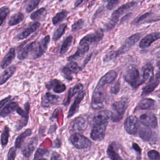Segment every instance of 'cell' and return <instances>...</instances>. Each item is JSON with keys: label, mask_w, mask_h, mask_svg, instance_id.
Wrapping results in <instances>:
<instances>
[{"label": "cell", "mask_w": 160, "mask_h": 160, "mask_svg": "<svg viewBox=\"0 0 160 160\" xmlns=\"http://www.w3.org/2000/svg\"><path fill=\"white\" fill-rule=\"evenodd\" d=\"M16 71V66H11L6 69L0 75V86L2 85L8 81V80L12 76Z\"/></svg>", "instance_id": "cell-26"}, {"label": "cell", "mask_w": 160, "mask_h": 160, "mask_svg": "<svg viewBox=\"0 0 160 160\" xmlns=\"http://www.w3.org/2000/svg\"><path fill=\"white\" fill-rule=\"evenodd\" d=\"M139 136L144 141H149L152 137V131L149 127H141L139 129Z\"/></svg>", "instance_id": "cell-31"}, {"label": "cell", "mask_w": 160, "mask_h": 160, "mask_svg": "<svg viewBox=\"0 0 160 160\" xmlns=\"http://www.w3.org/2000/svg\"><path fill=\"white\" fill-rule=\"evenodd\" d=\"M49 41L50 37L49 35H47L46 36L43 38L39 43L37 44L36 49L32 54V58L33 59H38L41 57L44 54L48 48Z\"/></svg>", "instance_id": "cell-10"}, {"label": "cell", "mask_w": 160, "mask_h": 160, "mask_svg": "<svg viewBox=\"0 0 160 160\" xmlns=\"http://www.w3.org/2000/svg\"><path fill=\"white\" fill-rule=\"evenodd\" d=\"M89 48V44L88 43L79 44V46L76 52L72 56L68 57V60L73 61V60L77 59L78 58H79L80 57L85 54L88 51Z\"/></svg>", "instance_id": "cell-23"}, {"label": "cell", "mask_w": 160, "mask_h": 160, "mask_svg": "<svg viewBox=\"0 0 160 160\" xmlns=\"http://www.w3.org/2000/svg\"><path fill=\"white\" fill-rule=\"evenodd\" d=\"M72 73H77L81 71V68L79 66V65L74 61H71L69 63H68L66 66Z\"/></svg>", "instance_id": "cell-41"}, {"label": "cell", "mask_w": 160, "mask_h": 160, "mask_svg": "<svg viewBox=\"0 0 160 160\" xmlns=\"http://www.w3.org/2000/svg\"><path fill=\"white\" fill-rule=\"evenodd\" d=\"M24 19V14L21 12H18L14 14H13L9 21V26H15L22 22Z\"/></svg>", "instance_id": "cell-32"}, {"label": "cell", "mask_w": 160, "mask_h": 160, "mask_svg": "<svg viewBox=\"0 0 160 160\" xmlns=\"http://www.w3.org/2000/svg\"><path fill=\"white\" fill-rule=\"evenodd\" d=\"M83 25H84V20L83 19H80L78 20L72 25V27H71L72 31H76L79 30L80 29L82 28Z\"/></svg>", "instance_id": "cell-44"}, {"label": "cell", "mask_w": 160, "mask_h": 160, "mask_svg": "<svg viewBox=\"0 0 160 160\" xmlns=\"http://www.w3.org/2000/svg\"><path fill=\"white\" fill-rule=\"evenodd\" d=\"M16 156V148L14 147H11L8 153L7 159L9 160H13L15 159Z\"/></svg>", "instance_id": "cell-48"}, {"label": "cell", "mask_w": 160, "mask_h": 160, "mask_svg": "<svg viewBox=\"0 0 160 160\" xmlns=\"http://www.w3.org/2000/svg\"><path fill=\"white\" fill-rule=\"evenodd\" d=\"M109 1V0H102V1L104 2H107V1Z\"/></svg>", "instance_id": "cell-56"}, {"label": "cell", "mask_w": 160, "mask_h": 160, "mask_svg": "<svg viewBox=\"0 0 160 160\" xmlns=\"http://www.w3.org/2000/svg\"><path fill=\"white\" fill-rule=\"evenodd\" d=\"M124 126L126 131L131 135H134L137 133L139 123L137 118L135 116H128L124 123Z\"/></svg>", "instance_id": "cell-9"}, {"label": "cell", "mask_w": 160, "mask_h": 160, "mask_svg": "<svg viewBox=\"0 0 160 160\" xmlns=\"http://www.w3.org/2000/svg\"><path fill=\"white\" fill-rule=\"evenodd\" d=\"M83 88V85L82 84H76L74 86H73L72 88H71L68 91V96H67V98L65 101V102H64V106H68L69 102L70 101L72 98V97L76 94V93L79 92V91H81Z\"/></svg>", "instance_id": "cell-28"}, {"label": "cell", "mask_w": 160, "mask_h": 160, "mask_svg": "<svg viewBox=\"0 0 160 160\" xmlns=\"http://www.w3.org/2000/svg\"><path fill=\"white\" fill-rule=\"evenodd\" d=\"M67 15H68V11L65 10L59 12L52 18V24L54 25H56L57 24L62 21L67 16Z\"/></svg>", "instance_id": "cell-38"}, {"label": "cell", "mask_w": 160, "mask_h": 160, "mask_svg": "<svg viewBox=\"0 0 160 160\" xmlns=\"http://www.w3.org/2000/svg\"><path fill=\"white\" fill-rule=\"evenodd\" d=\"M86 1H89V0H86Z\"/></svg>", "instance_id": "cell-59"}, {"label": "cell", "mask_w": 160, "mask_h": 160, "mask_svg": "<svg viewBox=\"0 0 160 160\" xmlns=\"http://www.w3.org/2000/svg\"><path fill=\"white\" fill-rule=\"evenodd\" d=\"M16 56L15 49L14 48H10L8 53L3 58L2 61L0 62V66L2 69H5L7 68L14 60Z\"/></svg>", "instance_id": "cell-21"}, {"label": "cell", "mask_w": 160, "mask_h": 160, "mask_svg": "<svg viewBox=\"0 0 160 160\" xmlns=\"http://www.w3.org/2000/svg\"><path fill=\"white\" fill-rule=\"evenodd\" d=\"M121 0H110L109 2L108 3L106 7L109 10L112 9L114 8H115L120 2Z\"/></svg>", "instance_id": "cell-50"}, {"label": "cell", "mask_w": 160, "mask_h": 160, "mask_svg": "<svg viewBox=\"0 0 160 160\" xmlns=\"http://www.w3.org/2000/svg\"><path fill=\"white\" fill-rule=\"evenodd\" d=\"M46 14V10L44 8H41L39 9H38L37 11L33 12L32 13H31L30 18L32 20L34 21H38V20H40V19H42Z\"/></svg>", "instance_id": "cell-33"}, {"label": "cell", "mask_w": 160, "mask_h": 160, "mask_svg": "<svg viewBox=\"0 0 160 160\" xmlns=\"http://www.w3.org/2000/svg\"><path fill=\"white\" fill-rule=\"evenodd\" d=\"M158 56V58H160V54H158V56Z\"/></svg>", "instance_id": "cell-57"}, {"label": "cell", "mask_w": 160, "mask_h": 160, "mask_svg": "<svg viewBox=\"0 0 160 160\" xmlns=\"http://www.w3.org/2000/svg\"><path fill=\"white\" fill-rule=\"evenodd\" d=\"M128 101L126 98H123L119 101H116L112 104V112L110 115L112 121L119 122L122 119L128 107Z\"/></svg>", "instance_id": "cell-3"}, {"label": "cell", "mask_w": 160, "mask_h": 160, "mask_svg": "<svg viewBox=\"0 0 160 160\" xmlns=\"http://www.w3.org/2000/svg\"><path fill=\"white\" fill-rule=\"evenodd\" d=\"M153 14L152 12H146L142 15H141V16H139L136 21H135V23L136 24H139L142 22H143L144 21H145L146 19H147L148 18H149L150 16H152Z\"/></svg>", "instance_id": "cell-47"}, {"label": "cell", "mask_w": 160, "mask_h": 160, "mask_svg": "<svg viewBox=\"0 0 160 160\" xmlns=\"http://www.w3.org/2000/svg\"><path fill=\"white\" fill-rule=\"evenodd\" d=\"M107 154H108V157L111 159L118 160V159H122V158L119 155V154L115 151L114 143H111L108 146V149H107Z\"/></svg>", "instance_id": "cell-34"}, {"label": "cell", "mask_w": 160, "mask_h": 160, "mask_svg": "<svg viewBox=\"0 0 160 160\" xmlns=\"http://www.w3.org/2000/svg\"><path fill=\"white\" fill-rule=\"evenodd\" d=\"M30 106L28 102H26L24 104V109H22L21 107H18L16 109V112L21 116V120L18 122L17 125L16 126V129L17 131L21 129L22 128L26 126L28 122L29 119V112Z\"/></svg>", "instance_id": "cell-8"}, {"label": "cell", "mask_w": 160, "mask_h": 160, "mask_svg": "<svg viewBox=\"0 0 160 160\" xmlns=\"http://www.w3.org/2000/svg\"><path fill=\"white\" fill-rule=\"evenodd\" d=\"M136 4L137 3L136 2H129L122 5L118 9L115 10L112 13L109 21L104 25V31H110L111 29H112L118 21L120 16L129 9H131L132 8L135 6Z\"/></svg>", "instance_id": "cell-1"}, {"label": "cell", "mask_w": 160, "mask_h": 160, "mask_svg": "<svg viewBox=\"0 0 160 160\" xmlns=\"http://www.w3.org/2000/svg\"><path fill=\"white\" fill-rule=\"evenodd\" d=\"M88 126V121L87 119L83 116H79L76 118L72 123V129L74 131H84Z\"/></svg>", "instance_id": "cell-17"}, {"label": "cell", "mask_w": 160, "mask_h": 160, "mask_svg": "<svg viewBox=\"0 0 160 160\" xmlns=\"http://www.w3.org/2000/svg\"><path fill=\"white\" fill-rule=\"evenodd\" d=\"M103 31L102 30H98L95 31L94 32H92L86 35L83 37L80 42L79 44L82 43H96L100 41L103 38Z\"/></svg>", "instance_id": "cell-14"}, {"label": "cell", "mask_w": 160, "mask_h": 160, "mask_svg": "<svg viewBox=\"0 0 160 160\" xmlns=\"http://www.w3.org/2000/svg\"><path fill=\"white\" fill-rule=\"evenodd\" d=\"M60 158H61L60 155L57 152H53V154H52V156L51 157V159H58Z\"/></svg>", "instance_id": "cell-53"}, {"label": "cell", "mask_w": 160, "mask_h": 160, "mask_svg": "<svg viewBox=\"0 0 160 160\" xmlns=\"http://www.w3.org/2000/svg\"><path fill=\"white\" fill-rule=\"evenodd\" d=\"M159 83V79L155 78V79L153 81L150 82V83H149L148 85L145 86L142 88L141 95L146 96V95L149 94L151 92H152L156 88V87L158 86Z\"/></svg>", "instance_id": "cell-29"}, {"label": "cell", "mask_w": 160, "mask_h": 160, "mask_svg": "<svg viewBox=\"0 0 160 160\" xmlns=\"http://www.w3.org/2000/svg\"><path fill=\"white\" fill-rule=\"evenodd\" d=\"M62 1H63V0H59V2H62Z\"/></svg>", "instance_id": "cell-58"}, {"label": "cell", "mask_w": 160, "mask_h": 160, "mask_svg": "<svg viewBox=\"0 0 160 160\" xmlns=\"http://www.w3.org/2000/svg\"><path fill=\"white\" fill-rule=\"evenodd\" d=\"M9 128H8V126H5L1 136V143L2 148H4L7 145L9 140Z\"/></svg>", "instance_id": "cell-36"}, {"label": "cell", "mask_w": 160, "mask_h": 160, "mask_svg": "<svg viewBox=\"0 0 160 160\" xmlns=\"http://www.w3.org/2000/svg\"><path fill=\"white\" fill-rule=\"evenodd\" d=\"M37 44L38 42L36 41H32L24 48H21V49L18 50V58L19 60H24V59L28 58L30 54L32 56L36 49Z\"/></svg>", "instance_id": "cell-12"}, {"label": "cell", "mask_w": 160, "mask_h": 160, "mask_svg": "<svg viewBox=\"0 0 160 160\" xmlns=\"http://www.w3.org/2000/svg\"><path fill=\"white\" fill-rule=\"evenodd\" d=\"M38 139L37 137H32L30 139L27 141L25 144L24 145V147L22 149V154L24 157L28 158L31 156L32 153L33 152L34 150L35 149L37 144H38Z\"/></svg>", "instance_id": "cell-13"}, {"label": "cell", "mask_w": 160, "mask_h": 160, "mask_svg": "<svg viewBox=\"0 0 160 160\" xmlns=\"http://www.w3.org/2000/svg\"><path fill=\"white\" fill-rule=\"evenodd\" d=\"M66 28H67L66 24H62L60 25L54 32L52 36V40L54 41H56L57 40H58L64 34Z\"/></svg>", "instance_id": "cell-37"}, {"label": "cell", "mask_w": 160, "mask_h": 160, "mask_svg": "<svg viewBox=\"0 0 160 160\" xmlns=\"http://www.w3.org/2000/svg\"><path fill=\"white\" fill-rule=\"evenodd\" d=\"M46 88L48 90L52 89L56 93H61L64 92L66 87L58 79H52L46 84Z\"/></svg>", "instance_id": "cell-19"}, {"label": "cell", "mask_w": 160, "mask_h": 160, "mask_svg": "<svg viewBox=\"0 0 160 160\" xmlns=\"http://www.w3.org/2000/svg\"><path fill=\"white\" fill-rule=\"evenodd\" d=\"M141 36V33H136L128 37L125 40L122 45L118 50L114 51L116 58L119 56L121 55L122 54H124L127 51H128L131 47H132L140 39Z\"/></svg>", "instance_id": "cell-5"}, {"label": "cell", "mask_w": 160, "mask_h": 160, "mask_svg": "<svg viewBox=\"0 0 160 160\" xmlns=\"http://www.w3.org/2000/svg\"><path fill=\"white\" fill-rule=\"evenodd\" d=\"M111 112L107 110L99 111L93 118V123L96 122H108V119L110 117Z\"/></svg>", "instance_id": "cell-25"}, {"label": "cell", "mask_w": 160, "mask_h": 160, "mask_svg": "<svg viewBox=\"0 0 160 160\" xmlns=\"http://www.w3.org/2000/svg\"><path fill=\"white\" fill-rule=\"evenodd\" d=\"M124 79L126 82L131 85L132 89H137L141 84L144 82L142 79H141L138 69L134 66L129 68L124 74Z\"/></svg>", "instance_id": "cell-2"}, {"label": "cell", "mask_w": 160, "mask_h": 160, "mask_svg": "<svg viewBox=\"0 0 160 160\" xmlns=\"http://www.w3.org/2000/svg\"><path fill=\"white\" fill-rule=\"evenodd\" d=\"M49 154V151L46 149L43 148H38L34 156V159H42L44 156H48Z\"/></svg>", "instance_id": "cell-40"}, {"label": "cell", "mask_w": 160, "mask_h": 160, "mask_svg": "<svg viewBox=\"0 0 160 160\" xmlns=\"http://www.w3.org/2000/svg\"><path fill=\"white\" fill-rule=\"evenodd\" d=\"M155 104V101L150 98H144L141 99L137 106L139 109H148L152 108Z\"/></svg>", "instance_id": "cell-30"}, {"label": "cell", "mask_w": 160, "mask_h": 160, "mask_svg": "<svg viewBox=\"0 0 160 160\" xmlns=\"http://www.w3.org/2000/svg\"><path fill=\"white\" fill-rule=\"evenodd\" d=\"M59 99V96L47 92L44 94L41 98V106L44 108H48L51 105L58 103Z\"/></svg>", "instance_id": "cell-20"}, {"label": "cell", "mask_w": 160, "mask_h": 160, "mask_svg": "<svg viewBox=\"0 0 160 160\" xmlns=\"http://www.w3.org/2000/svg\"><path fill=\"white\" fill-rule=\"evenodd\" d=\"M84 0H76L75 2H74V7H78L79 6L83 1Z\"/></svg>", "instance_id": "cell-54"}, {"label": "cell", "mask_w": 160, "mask_h": 160, "mask_svg": "<svg viewBox=\"0 0 160 160\" xmlns=\"http://www.w3.org/2000/svg\"><path fill=\"white\" fill-rule=\"evenodd\" d=\"M120 89V82L118 81L110 89V92L111 94H116Z\"/></svg>", "instance_id": "cell-49"}, {"label": "cell", "mask_w": 160, "mask_h": 160, "mask_svg": "<svg viewBox=\"0 0 160 160\" xmlns=\"http://www.w3.org/2000/svg\"><path fill=\"white\" fill-rule=\"evenodd\" d=\"M32 129H26L24 132H22L21 134H20L16 139V141H15V142H14V146L16 149H18V148H20L25 139L26 138H28V136H29L30 135L32 134Z\"/></svg>", "instance_id": "cell-27"}, {"label": "cell", "mask_w": 160, "mask_h": 160, "mask_svg": "<svg viewBox=\"0 0 160 160\" xmlns=\"http://www.w3.org/2000/svg\"><path fill=\"white\" fill-rule=\"evenodd\" d=\"M40 23L38 21H35L29 25L26 29L21 31L19 34L17 35L16 38L18 40H22L27 38L29 35L35 32L40 26Z\"/></svg>", "instance_id": "cell-16"}, {"label": "cell", "mask_w": 160, "mask_h": 160, "mask_svg": "<svg viewBox=\"0 0 160 160\" xmlns=\"http://www.w3.org/2000/svg\"><path fill=\"white\" fill-rule=\"evenodd\" d=\"M132 148L137 152L138 155L140 156L141 155V149L139 146V145L137 144L136 143H132Z\"/></svg>", "instance_id": "cell-52"}, {"label": "cell", "mask_w": 160, "mask_h": 160, "mask_svg": "<svg viewBox=\"0 0 160 160\" xmlns=\"http://www.w3.org/2000/svg\"><path fill=\"white\" fill-rule=\"evenodd\" d=\"M140 122L145 126L154 128L157 126L158 121L154 114L147 112L141 114L139 117Z\"/></svg>", "instance_id": "cell-11"}, {"label": "cell", "mask_w": 160, "mask_h": 160, "mask_svg": "<svg viewBox=\"0 0 160 160\" xmlns=\"http://www.w3.org/2000/svg\"><path fill=\"white\" fill-rule=\"evenodd\" d=\"M11 96H8L7 97H6L5 98L2 99V100L0 101V111H1L2 108H3V106L11 99Z\"/></svg>", "instance_id": "cell-51"}, {"label": "cell", "mask_w": 160, "mask_h": 160, "mask_svg": "<svg viewBox=\"0 0 160 160\" xmlns=\"http://www.w3.org/2000/svg\"><path fill=\"white\" fill-rule=\"evenodd\" d=\"M117 76V72L114 70H111L106 73L101 78L97 84L101 86H106V84L111 83Z\"/></svg>", "instance_id": "cell-22"}, {"label": "cell", "mask_w": 160, "mask_h": 160, "mask_svg": "<svg viewBox=\"0 0 160 160\" xmlns=\"http://www.w3.org/2000/svg\"><path fill=\"white\" fill-rule=\"evenodd\" d=\"M105 86L97 84L92 96L91 107L94 109H99L104 106L106 94L104 88Z\"/></svg>", "instance_id": "cell-4"}, {"label": "cell", "mask_w": 160, "mask_h": 160, "mask_svg": "<svg viewBox=\"0 0 160 160\" xmlns=\"http://www.w3.org/2000/svg\"><path fill=\"white\" fill-rule=\"evenodd\" d=\"M159 39H160V32H152L142 38L139 43V46L141 49L148 48L153 42Z\"/></svg>", "instance_id": "cell-15"}, {"label": "cell", "mask_w": 160, "mask_h": 160, "mask_svg": "<svg viewBox=\"0 0 160 160\" xmlns=\"http://www.w3.org/2000/svg\"><path fill=\"white\" fill-rule=\"evenodd\" d=\"M107 122H96L93 123V126L91 131L90 136L94 141H101L104 138Z\"/></svg>", "instance_id": "cell-7"}, {"label": "cell", "mask_w": 160, "mask_h": 160, "mask_svg": "<svg viewBox=\"0 0 160 160\" xmlns=\"http://www.w3.org/2000/svg\"><path fill=\"white\" fill-rule=\"evenodd\" d=\"M19 107L18 103L16 101H12L7 104L0 112V116L1 117H6L11 113L16 111L17 108Z\"/></svg>", "instance_id": "cell-24"}, {"label": "cell", "mask_w": 160, "mask_h": 160, "mask_svg": "<svg viewBox=\"0 0 160 160\" xmlns=\"http://www.w3.org/2000/svg\"><path fill=\"white\" fill-rule=\"evenodd\" d=\"M61 71L66 79H67L69 81H71L72 79V72L66 66H64L62 68Z\"/></svg>", "instance_id": "cell-46"}, {"label": "cell", "mask_w": 160, "mask_h": 160, "mask_svg": "<svg viewBox=\"0 0 160 160\" xmlns=\"http://www.w3.org/2000/svg\"><path fill=\"white\" fill-rule=\"evenodd\" d=\"M41 0H31L29 4L27 5L26 11L27 12H31L37 6L39 5V3Z\"/></svg>", "instance_id": "cell-43"}, {"label": "cell", "mask_w": 160, "mask_h": 160, "mask_svg": "<svg viewBox=\"0 0 160 160\" xmlns=\"http://www.w3.org/2000/svg\"><path fill=\"white\" fill-rule=\"evenodd\" d=\"M157 66L159 67V68H160V61L157 62Z\"/></svg>", "instance_id": "cell-55"}, {"label": "cell", "mask_w": 160, "mask_h": 160, "mask_svg": "<svg viewBox=\"0 0 160 160\" xmlns=\"http://www.w3.org/2000/svg\"><path fill=\"white\" fill-rule=\"evenodd\" d=\"M9 12V9L8 7L4 6L0 8V26L3 23L4 21L8 16Z\"/></svg>", "instance_id": "cell-42"}, {"label": "cell", "mask_w": 160, "mask_h": 160, "mask_svg": "<svg viewBox=\"0 0 160 160\" xmlns=\"http://www.w3.org/2000/svg\"><path fill=\"white\" fill-rule=\"evenodd\" d=\"M72 39H73L72 36H69L65 39V40L64 41V42L61 47V49H60V52H59L60 54L63 55L68 51V49L71 46V44L72 42Z\"/></svg>", "instance_id": "cell-35"}, {"label": "cell", "mask_w": 160, "mask_h": 160, "mask_svg": "<svg viewBox=\"0 0 160 160\" xmlns=\"http://www.w3.org/2000/svg\"><path fill=\"white\" fill-rule=\"evenodd\" d=\"M86 92L84 91H81L78 92L77 96L76 97L73 103L72 104L71 106L69 108V112H68V118H71L78 111V108L79 106V104L81 103V102L82 101V99H84V96H85Z\"/></svg>", "instance_id": "cell-18"}, {"label": "cell", "mask_w": 160, "mask_h": 160, "mask_svg": "<svg viewBox=\"0 0 160 160\" xmlns=\"http://www.w3.org/2000/svg\"><path fill=\"white\" fill-rule=\"evenodd\" d=\"M153 76V67L147 66L143 72V79L145 81H150Z\"/></svg>", "instance_id": "cell-39"}, {"label": "cell", "mask_w": 160, "mask_h": 160, "mask_svg": "<svg viewBox=\"0 0 160 160\" xmlns=\"http://www.w3.org/2000/svg\"><path fill=\"white\" fill-rule=\"evenodd\" d=\"M148 156L152 160H158L160 159V154L156 150L149 151L148 152Z\"/></svg>", "instance_id": "cell-45"}, {"label": "cell", "mask_w": 160, "mask_h": 160, "mask_svg": "<svg viewBox=\"0 0 160 160\" xmlns=\"http://www.w3.org/2000/svg\"><path fill=\"white\" fill-rule=\"evenodd\" d=\"M70 141L75 148L79 149L88 148L91 144V142L88 138L78 132L71 136Z\"/></svg>", "instance_id": "cell-6"}]
</instances>
